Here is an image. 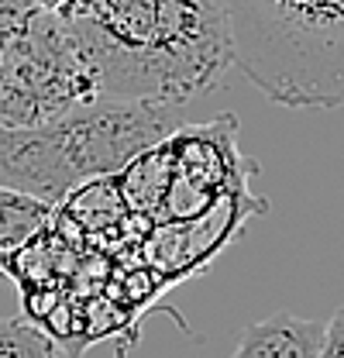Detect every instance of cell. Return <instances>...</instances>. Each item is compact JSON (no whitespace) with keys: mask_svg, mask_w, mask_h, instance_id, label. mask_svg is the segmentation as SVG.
Wrapping results in <instances>:
<instances>
[{"mask_svg":"<svg viewBox=\"0 0 344 358\" xmlns=\"http://www.w3.org/2000/svg\"><path fill=\"white\" fill-rule=\"evenodd\" d=\"M66 24L80 35L110 100L182 107L234 69L220 0H100Z\"/></svg>","mask_w":344,"mask_h":358,"instance_id":"cell-1","label":"cell"},{"mask_svg":"<svg viewBox=\"0 0 344 358\" xmlns=\"http://www.w3.org/2000/svg\"><path fill=\"white\" fill-rule=\"evenodd\" d=\"M179 107L100 96L35 128H0V182L48 207L114 173L179 124Z\"/></svg>","mask_w":344,"mask_h":358,"instance_id":"cell-2","label":"cell"},{"mask_svg":"<svg viewBox=\"0 0 344 358\" xmlns=\"http://www.w3.org/2000/svg\"><path fill=\"white\" fill-rule=\"evenodd\" d=\"M238 73L279 107H344V0H220Z\"/></svg>","mask_w":344,"mask_h":358,"instance_id":"cell-3","label":"cell"},{"mask_svg":"<svg viewBox=\"0 0 344 358\" xmlns=\"http://www.w3.org/2000/svg\"><path fill=\"white\" fill-rule=\"evenodd\" d=\"M100 96V73L80 35L59 14L24 3L0 69V128H35Z\"/></svg>","mask_w":344,"mask_h":358,"instance_id":"cell-4","label":"cell"},{"mask_svg":"<svg viewBox=\"0 0 344 358\" xmlns=\"http://www.w3.org/2000/svg\"><path fill=\"white\" fill-rule=\"evenodd\" d=\"M324 341V324L282 310L255 320L241 331L231 358H317Z\"/></svg>","mask_w":344,"mask_h":358,"instance_id":"cell-5","label":"cell"},{"mask_svg":"<svg viewBox=\"0 0 344 358\" xmlns=\"http://www.w3.org/2000/svg\"><path fill=\"white\" fill-rule=\"evenodd\" d=\"M48 214H52V207L45 200H35V196L0 182V252L21 248L45 224Z\"/></svg>","mask_w":344,"mask_h":358,"instance_id":"cell-6","label":"cell"},{"mask_svg":"<svg viewBox=\"0 0 344 358\" xmlns=\"http://www.w3.org/2000/svg\"><path fill=\"white\" fill-rule=\"evenodd\" d=\"M0 358H59L55 341L21 317H0Z\"/></svg>","mask_w":344,"mask_h":358,"instance_id":"cell-7","label":"cell"},{"mask_svg":"<svg viewBox=\"0 0 344 358\" xmlns=\"http://www.w3.org/2000/svg\"><path fill=\"white\" fill-rule=\"evenodd\" d=\"M317 358H344V307L324 324V341Z\"/></svg>","mask_w":344,"mask_h":358,"instance_id":"cell-8","label":"cell"},{"mask_svg":"<svg viewBox=\"0 0 344 358\" xmlns=\"http://www.w3.org/2000/svg\"><path fill=\"white\" fill-rule=\"evenodd\" d=\"M24 3H28V0H0V69H3L7 38H10V31H14V24H17V17H21Z\"/></svg>","mask_w":344,"mask_h":358,"instance_id":"cell-9","label":"cell"},{"mask_svg":"<svg viewBox=\"0 0 344 358\" xmlns=\"http://www.w3.org/2000/svg\"><path fill=\"white\" fill-rule=\"evenodd\" d=\"M28 3H31V7H38V10H48V14H59L66 0H28Z\"/></svg>","mask_w":344,"mask_h":358,"instance_id":"cell-10","label":"cell"}]
</instances>
